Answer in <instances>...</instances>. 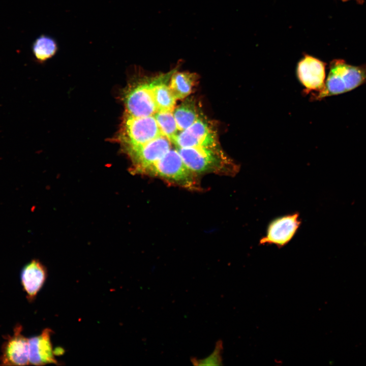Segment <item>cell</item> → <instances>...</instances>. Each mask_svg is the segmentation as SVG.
I'll list each match as a JSON object with an SVG mask.
<instances>
[{"instance_id":"1","label":"cell","mask_w":366,"mask_h":366,"mask_svg":"<svg viewBox=\"0 0 366 366\" xmlns=\"http://www.w3.org/2000/svg\"><path fill=\"white\" fill-rule=\"evenodd\" d=\"M187 167L197 175L215 173L234 176L240 165L230 158L221 147H176Z\"/></svg>"},{"instance_id":"2","label":"cell","mask_w":366,"mask_h":366,"mask_svg":"<svg viewBox=\"0 0 366 366\" xmlns=\"http://www.w3.org/2000/svg\"><path fill=\"white\" fill-rule=\"evenodd\" d=\"M136 174L158 177L190 190H199L197 174L183 161L177 149L171 148L163 157L138 170Z\"/></svg>"},{"instance_id":"3","label":"cell","mask_w":366,"mask_h":366,"mask_svg":"<svg viewBox=\"0 0 366 366\" xmlns=\"http://www.w3.org/2000/svg\"><path fill=\"white\" fill-rule=\"evenodd\" d=\"M366 84V65L355 66L341 59L332 61L323 88L313 93L312 100H321L331 96L351 91Z\"/></svg>"},{"instance_id":"4","label":"cell","mask_w":366,"mask_h":366,"mask_svg":"<svg viewBox=\"0 0 366 366\" xmlns=\"http://www.w3.org/2000/svg\"><path fill=\"white\" fill-rule=\"evenodd\" d=\"M161 136L154 115L135 117L125 113L118 138L126 148L146 143Z\"/></svg>"},{"instance_id":"5","label":"cell","mask_w":366,"mask_h":366,"mask_svg":"<svg viewBox=\"0 0 366 366\" xmlns=\"http://www.w3.org/2000/svg\"><path fill=\"white\" fill-rule=\"evenodd\" d=\"M164 75L139 82L130 87L124 97L125 113L135 117L154 115L158 111L154 88Z\"/></svg>"},{"instance_id":"6","label":"cell","mask_w":366,"mask_h":366,"mask_svg":"<svg viewBox=\"0 0 366 366\" xmlns=\"http://www.w3.org/2000/svg\"><path fill=\"white\" fill-rule=\"evenodd\" d=\"M172 143L176 147H221L216 131L201 117L189 127L179 131Z\"/></svg>"},{"instance_id":"7","label":"cell","mask_w":366,"mask_h":366,"mask_svg":"<svg viewBox=\"0 0 366 366\" xmlns=\"http://www.w3.org/2000/svg\"><path fill=\"white\" fill-rule=\"evenodd\" d=\"M171 143L166 137L161 136L146 143L124 148L132 162V171L136 174L161 158L171 148Z\"/></svg>"},{"instance_id":"8","label":"cell","mask_w":366,"mask_h":366,"mask_svg":"<svg viewBox=\"0 0 366 366\" xmlns=\"http://www.w3.org/2000/svg\"><path fill=\"white\" fill-rule=\"evenodd\" d=\"M299 213L295 212L277 218L268 225L266 234L259 244H274L282 248L293 237L301 224Z\"/></svg>"},{"instance_id":"9","label":"cell","mask_w":366,"mask_h":366,"mask_svg":"<svg viewBox=\"0 0 366 366\" xmlns=\"http://www.w3.org/2000/svg\"><path fill=\"white\" fill-rule=\"evenodd\" d=\"M297 77L304 87V93H318L324 87L325 79V64L309 55H306L298 63Z\"/></svg>"},{"instance_id":"10","label":"cell","mask_w":366,"mask_h":366,"mask_svg":"<svg viewBox=\"0 0 366 366\" xmlns=\"http://www.w3.org/2000/svg\"><path fill=\"white\" fill-rule=\"evenodd\" d=\"M21 331V326H16L13 334L4 343L0 358L2 365H25L29 363L28 339Z\"/></svg>"},{"instance_id":"11","label":"cell","mask_w":366,"mask_h":366,"mask_svg":"<svg viewBox=\"0 0 366 366\" xmlns=\"http://www.w3.org/2000/svg\"><path fill=\"white\" fill-rule=\"evenodd\" d=\"M53 331L44 329L41 333L28 339L29 362L34 365L57 364L56 350L53 349L51 336Z\"/></svg>"},{"instance_id":"12","label":"cell","mask_w":366,"mask_h":366,"mask_svg":"<svg viewBox=\"0 0 366 366\" xmlns=\"http://www.w3.org/2000/svg\"><path fill=\"white\" fill-rule=\"evenodd\" d=\"M47 276L46 268L38 260L31 261L23 268L20 275L21 282L29 301L36 298L44 285Z\"/></svg>"},{"instance_id":"13","label":"cell","mask_w":366,"mask_h":366,"mask_svg":"<svg viewBox=\"0 0 366 366\" xmlns=\"http://www.w3.org/2000/svg\"><path fill=\"white\" fill-rule=\"evenodd\" d=\"M196 73L189 72H174L171 76L169 87L176 100L188 96L198 79Z\"/></svg>"},{"instance_id":"14","label":"cell","mask_w":366,"mask_h":366,"mask_svg":"<svg viewBox=\"0 0 366 366\" xmlns=\"http://www.w3.org/2000/svg\"><path fill=\"white\" fill-rule=\"evenodd\" d=\"M174 71L164 74L162 79L154 88V99L158 111H173L175 108L177 100L167 84Z\"/></svg>"},{"instance_id":"15","label":"cell","mask_w":366,"mask_h":366,"mask_svg":"<svg viewBox=\"0 0 366 366\" xmlns=\"http://www.w3.org/2000/svg\"><path fill=\"white\" fill-rule=\"evenodd\" d=\"M173 114L179 131L189 127L200 117L195 102L191 98L175 107Z\"/></svg>"},{"instance_id":"16","label":"cell","mask_w":366,"mask_h":366,"mask_svg":"<svg viewBox=\"0 0 366 366\" xmlns=\"http://www.w3.org/2000/svg\"><path fill=\"white\" fill-rule=\"evenodd\" d=\"M58 49L56 41L52 37L42 35L33 43V52L36 58L43 62L53 57Z\"/></svg>"},{"instance_id":"17","label":"cell","mask_w":366,"mask_h":366,"mask_svg":"<svg viewBox=\"0 0 366 366\" xmlns=\"http://www.w3.org/2000/svg\"><path fill=\"white\" fill-rule=\"evenodd\" d=\"M154 116L163 135L172 143L179 131L173 111H157Z\"/></svg>"},{"instance_id":"18","label":"cell","mask_w":366,"mask_h":366,"mask_svg":"<svg viewBox=\"0 0 366 366\" xmlns=\"http://www.w3.org/2000/svg\"><path fill=\"white\" fill-rule=\"evenodd\" d=\"M223 346L221 340L218 341L214 351L208 357L203 359L192 358L191 361L195 365H222Z\"/></svg>"}]
</instances>
